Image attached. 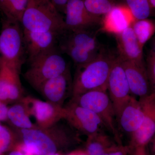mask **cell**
Listing matches in <instances>:
<instances>
[{"label": "cell", "instance_id": "6da1fadb", "mask_svg": "<svg viewBox=\"0 0 155 155\" xmlns=\"http://www.w3.org/2000/svg\"><path fill=\"white\" fill-rule=\"evenodd\" d=\"M61 121L46 128L17 130L22 143L15 149L31 155H52L78 141L77 130Z\"/></svg>", "mask_w": 155, "mask_h": 155}, {"label": "cell", "instance_id": "7a4b0ae2", "mask_svg": "<svg viewBox=\"0 0 155 155\" xmlns=\"http://www.w3.org/2000/svg\"><path fill=\"white\" fill-rule=\"evenodd\" d=\"M116 58L103 49L93 61L78 66L72 82V98L92 91H107L108 78Z\"/></svg>", "mask_w": 155, "mask_h": 155}, {"label": "cell", "instance_id": "3957f363", "mask_svg": "<svg viewBox=\"0 0 155 155\" xmlns=\"http://www.w3.org/2000/svg\"><path fill=\"white\" fill-rule=\"evenodd\" d=\"M21 23L29 31L61 33L66 29L64 17L50 0H30Z\"/></svg>", "mask_w": 155, "mask_h": 155}, {"label": "cell", "instance_id": "277c9868", "mask_svg": "<svg viewBox=\"0 0 155 155\" xmlns=\"http://www.w3.org/2000/svg\"><path fill=\"white\" fill-rule=\"evenodd\" d=\"M29 63L23 76L37 91L47 81L61 75L69 67L57 47L37 56Z\"/></svg>", "mask_w": 155, "mask_h": 155}, {"label": "cell", "instance_id": "5b68a950", "mask_svg": "<svg viewBox=\"0 0 155 155\" xmlns=\"http://www.w3.org/2000/svg\"><path fill=\"white\" fill-rule=\"evenodd\" d=\"M20 22L6 18L0 33V55L5 64L21 73L25 49Z\"/></svg>", "mask_w": 155, "mask_h": 155}, {"label": "cell", "instance_id": "8992f818", "mask_svg": "<svg viewBox=\"0 0 155 155\" xmlns=\"http://www.w3.org/2000/svg\"><path fill=\"white\" fill-rule=\"evenodd\" d=\"M70 101L90 110L101 120L105 128L113 135L118 143L121 135L117 125L115 110L106 90H95L72 98Z\"/></svg>", "mask_w": 155, "mask_h": 155}, {"label": "cell", "instance_id": "52a82bcc", "mask_svg": "<svg viewBox=\"0 0 155 155\" xmlns=\"http://www.w3.org/2000/svg\"><path fill=\"white\" fill-rule=\"evenodd\" d=\"M107 91L113 106L116 117L132 96L127 77L119 56L115 58L110 72Z\"/></svg>", "mask_w": 155, "mask_h": 155}, {"label": "cell", "instance_id": "ba28073f", "mask_svg": "<svg viewBox=\"0 0 155 155\" xmlns=\"http://www.w3.org/2000/svg\"><path fill=\"white\" fill-rule=\"evenodd\" d=\"M19 101L25 106L31 117L34 119L38 128H46L64 120V107L31 96L23 97Z\"/></svg>", "mask_w": 155, "mask_h": 155}, {"label": "cell", "instance_id": "9c48e42d", "mask_svg": "<svg viewBox=\"0 0 155 155\" xmlns=\"http://www.w3.org/2000/svg\"><path fill=\"white\" fill-rule=\"evenodd\" d=\"M64 120L78 133L88 136L103 131L101 120L92 111L70 101L64 107Z\"/></svg>", "mask_w": 155, "mask_h": 155}, {"label": "cell", "instance_id": "30bf717a", "mask_svg": "<svg viewBox=\"0 0 155 155\" xmlns=\"http://www.w3.org/2000/svg\"><path fill=\"white\" fill-rule=\"evenodd\" d=\"M72 82L69 67L64 73L45 81L38 91L46 101L64 107L65 100L72 96Z\"/></svg>", "mask_w": 155, "mask_h": 155}, {"label": "cell", "instance_id": "8fae6325", "mask_svg": "<svg viewBox=\"0 0 155 155\" xmlns=\"http://www.w3.org/2000/svg\"><path fill=\"white\" fill-rule=\"evenodd\" d=\"M64 19L66 30L89 29L101 24L102 18L90 13L84 0H69Z\"/></svg>", "mask_w": 155, "mask_h": 155}, {"label": "cell", "instance_id": "7c38bea8", "mask_svg": "<svg viewBox=\"0 0 155 155\" xmlns=\"http://www.w3.org/2000/svg\"><path fill=\"white\" fill-rule=\"evenodd\" d=\"M138 100L141 104L144 118L140 127L130 137L131 148L147 146L155 134V95L152 93Z\"/></svg>", "mask_w": 155, "mask_h": 155}, {"label": "cell", "instance_id": "4fadbf2b", "mask_svg": "<svg viewBox=\"0 0 155 155\" xmlns=\"http://www.w3.org/2000/svg\"><path fill=\"white\" fill-rule=\"evenodd\" d=\"M20 74L5 64L0 68V100L8 105L18 102L24 97Z\"/></svg>", "mask_w": 155, "mask_h": 155}, {"label": "cell", "instance_id": "5bb4252c", "mask_svg": "<svg viewBox=\"0 0 155 155\" xmlns=\"http://www.w3.org/2000/svg\"><path fill=\"white\" fill-rule=\"evenodd\" d=\"M121 60L132 96L139 99L150 94L152 91L146 65Z\"/></svg>", "mask_w": 155, "mask_h": 155}, {"label": "cell", "instance_id": "9a60e30c", "mask_svg": "<svg viewBox=\"0 0 155 155\" xmlns=\"http://www.w3.org/2000/svg\"><path fill=\"white\" fill-rule=\"evenodd\" d=\"M23 38L28 61L42 53L56 47L61 33L53 31H32L24 29Z\"/></svg>", "mask_w": 155, "mask_h": 155}, {"label": "cell", "instance_id": "2e32d148", "mask_svg": "<svg viewBox=\"0 0 155 155\" xmlns=\"http://www.w3.org/2000/svg\"><path fill=\"white\" fill-rule=\"evenodd\" d=\"M144 114L139 100L135 97H131L122 108L117 122L119 131L131 137L141 126Z\"/></svg>", "mask_w": 155, "mask_h": 155}, {"label": "cell", "instance_id": "e0dca14e", "mask_svg": "<svg viewBox=\"0 0 155 155\" xmlns=\"http://www.w3.org/2000/svg\"><path fill=\"white\" fill-rule=\"evenodd\" d=\"M115 36L118 56L121 60L146 65L143 60V48L140 46L131 26Z\"/></svg>", "mask_w": 155, "mask_h": 155}, {"label": "cell", "instance_id": "ac0fdd59", "mask_svg": "<svg viewBox=\"0 0 155 155\" xmlns=\"http://www.w3.org/2000/svg\"><path fill=\"white\" fill-rule=\"evenodd\" d=\"M125 5H116L102 18L101 30L116 35L130 27L135 21Z\"/></svg>", "mask_w": 155, "mask_h": 155}, {"label": "cell", "instance_id": "d6986e66", "mask_svg": "<svg viewBox=\"0 0 155 155\" xmlns=\"http://www.w3.org/2000/svg\"><path fill=\"white\" fill-rule=\"evenodd\" d=\"M90 29H65L59 35L58 44L69 45L91 52H101L103 48L97 40L96 35Z\"/></svg>", "mask_w": 155, "mask_h": 155}, {"label": "cell", "instance_id": "ffe728a7", "mask_svg": "<svg viewBox=\"0 0 155 155\" xmlns=\"http://www.w3.org/2000/svg\"><path fill=\"white\" fill-rule=\"evenodd\" d=\"M7 122L17 130L37 128L27 109L20 101L9 107Z\"/></svg>", "mask_w": 155, "mask_h": 155}, {"label": "cell", "instance_id": "44dd1931", "mask_svg": "<svg viewBox=\"0 0 155 155\" xmlns=\"http://www.w3.org/2000/svg\"><path fill=\"white\" fill-rule=\"evenodd\" d=\"M116 145L103 131L87 136V155H109Z\"/></svg>", "mask_w": 155, "mask_h": 155}, {"label": "cell", "instance_id": "7402d4cb", "mask_svg": "<svg viewBox=\"0 0 155 155\" xmlns=\"http://www.w3.org/2000/svg\"><path fill=\"white\" fill-rule=\"evenodd\" d=\"M30 0H0V11L6 18L21 23Z\"/></svg>", "mask_w": 155, "mask_h": 155}, {"label": "cell", "instance_id": "603a6c76", "mask_svg": "<svg viewBox=\"0 0 155 155\" xmlns=\"http://www.w3.org/2000/svg\"><path fill=\"white\" fill-rule=\"evenodd\" d=\"M131 27L142 48L155 34V22L148 18L135 20Z\"/></svg>", "mask_w": 155, "mask_h": 155}, {"label": "cell", "instance_id": "cb8c5ba5", "mask_svg": "<svg viewBox=\"0 0 155 155\" xmlns=\"http://www.w3.org/2000/svg\"><path fill=\"white\" fill-rule=\"evenodd\" d=\"M136 20L148 18L153 14V9L149 0H124Z\"/></svg>", "mask_w": 155, "mask_h": 155}, {"label": "cell", "instance_id": "d4e9b609", "mask_svg": "<svg viewBox=\"0 0 155 155\" xmlns=\"http://www.w3.org/2000/svg\"><path fill=\"white\" fill-rule=\"evenodd\" d=\"M87 10L95 16L101 17L109 13L116 5V0H84Z\"/></svg>", "mask_w": 155, "mask_h": 155}, {"label": "cell", "instance_id": "484cf974", "mask_svg": "<svg viewBox=\"0 0 155 155\" xmlns=\"http://www.w3.org/2000/svg\"><path fill=\"white\" fill-rule=\"evenodd\" d=\"M17 135L15 131L0 123V155H6L17 144Z\"/></svg>", "mask_w": 155, "mask_h": 155}, {"label": "cell", "instance_id": "4316f807", "mask_svg": "<svg viewBox=\"0 0 155 155\" xmlns=\"http://www.w3.org/2000/svg\"><path fill=\"white\" fill-rule=\"evenodd\" d=\"M146 67L152 93L155 95V53L152 50L147 56Z\"/></svg>", "mask_w": 155, "mask_h": 155}, {"label": "cell", "instance_id": "83f0119b", "mask_svg": "<svg viewBox=\"0 0 155 155\" xmlns=\"http://www.w3.org/2000/svg\"><path fill=\"white\" fill-rule=\"evenodd\" d=\"M8 108L7 104L0 100V123L7 122Z\"/></svg>", "mask_w": 155, "mask_h": 155}, {"label": "cell", "instance_id": "f1b7e54d", "mask_svg": "<svg viewBox=\"0 0 155 155\" xmlns=\"http://www.w3.org/2000/svg\"><path fill=\"white\" fill-rule=\"evenodd\" d=\"M69 0H50L61 14H65L66 6Z\"/></svg>", "mask_w": 155, "mask_h": 155}, {"label": "cell", "instance_id": "f546056e", "mask_svg": "<svg viewBox=\"0 0 155 155\" xmlns=\"http://www.w3.org/2000/svg\"><path fill=\"white\" fill-rule=\"evenodd\" d=\"M128 148L119 144L114 147L109 155H128Z\"/></svg>", "mask_w": 155, "mask_h": 155}, {"label": "cell", "instance_id": "4dcf8cb0", "mask_svg": "<svg viewBox=\"0 0 155 155\" xmlns=\"http://www.w3.org/2000/svg\"><path fill=\"white\" fill-rule=\"evenodd\" d=\"M131 148V155H150L147 146L135 147Z\"/></svg>", "mask_w": 155, "mask_h": 155}, {"label": "cell", "instance_id": "1f68e13d", "mask_svg": "<svg viewBox=\"0 0 155 155\" xmlns=\"http://www.w3.org/2000/svg\"><path fill=\"white\" fill-rule=\"evenodd\" d=\"M150 155H155V134L147 145Z\"/></svg>", "mask_w": 155, "mask_h": 155}, {"label": "cell", "instance_id": "d6a6232c", "mask_svg": "<svg viewBox=\"0 0 155 155\" xmlns=\"http://www.w3.org/2000/svg\"><path fill=\"white\" fill-rule=\"evenodd\" d=\"M8 155H31L25 153L19 150L15 149H13L11 150L9 153Z\"/></svg>", "mask_w": 155, "mask_h": 155}, {"label": "cell", "instance_id": "836d02e7", "mask_svg": "<svg viewBox=\"0 0 155 155\" xmlns=\"http://www.w3.org/2000/svg\"><path fill=\"white\" fill-rule=\"evenodd\" d=\"M149 2L153 10L155 9V0H149Z\"/></svg>", "mask_w": 155, "mask_h": 155}, {"label": "cell", "instance_id": "e575fe53", "mask_svg": "<svg viewBox=\"0 0 155 155\" xmlns=\"http://www.w3.org/2000/svg\"><path fill=\"white\" fill-rule=\"evenodd\" d=\"M152 50L155 53V36L154 37L152 43Z\"/></svg>", "mask_w": 155, "mask_h": 155}, {"label": "cell", "instance_id": "d590c367", "mask_svg": "<svg viewBox=\"0 0 155 155\" xmlns=\"http://www.w3.org/2000/svg\"><path fill=\"white\" fill-rule=\"evenodd\" d=\"M3 65V61L2 60V58H1V55H0V68L2 67Z\"/></svg>", "mask_w": 155, "mask_h": 155}, {"label": "cell", "instance_id": "8d00e7d4", "mask_svg": "<svg viewBox=\"0 0 155 155\" xmlns=\"http://www.w3.org/2000/svg\"><path fill=\"white\" fill-rule=\"evenodd\" d=\"M52 155H61L60 154L58 153H56L54 154H53Z\"/></svg>", "mask_w": 155, "mask_h": 155}, {"label": "cell", "instance_id": "74e56055", "mask_svg": "<svg viewBox=\"0 0 155 155\" xmlns=\"http://www.w3.org/2000/svg\"></svg>", "mask_w": 155, "mask_h": 155}]
</instances>
